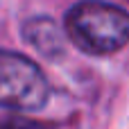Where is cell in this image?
<instances>
[{
	"instance_id": "cell-1",
	"label": "cell",
	"mask_w": 129,
	"mask_h": 129,
	"mask_svg": "<svg viewBox=\"0 0 129 129\" xmlns=\"http://www.w3.org/2000/svg\"><path fill=\"white\" fill-rule=\"evenodd\" d=\"M66 34L84 52L111 54L129 43V14L111 2L84 0L68 9Z\"/></svg>"
},
{
	"instance_id": "cell-2",
	"label": "cell",
	"mask_w": 129,
	"mask_h": 129,
	"mask_svg": "<svg viewBox=\"0 0 129 129\" xmlns=\"http://www.w3.org/2000/svg\"><path fill=\"white\" fill-rule=\"evenodd\" d=\"M50 98L43 70L25 54L0 50V107L14 111H39Z\"/></svg>"
},
{
	"instance_id": "cell-3",
	"label": "cell",
	"mask_w": 129,
	"mask_h": 129,
	"mask_svg": "<svg viewBox=\"0 0 129 129\" xmlns=\"http://www.w3.org/2000/svg\"><path fill=\"white\" fill-rule=\"evenodd\" d=\"M23 39L41 54L54 59L66 52L68 34L48 16H34L23 23Z\"/></svg>"
},
{
	"instance_id": "cell-4",
	"label": "cell",
	"mask_w": 129,
	"mask_h": 129,
	"mask_svg": "<svg viewBox=\"0 0 129 129\" xmlns=\"http://www.w3.org/2000/svg\"><path fill=\"white\" fill-rule=\"evenodd\" d=\"M127 2H129V0H127Z\"/></svg>"
}]
</instances>
